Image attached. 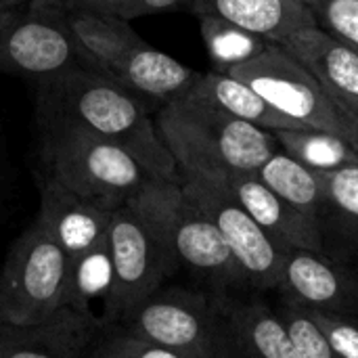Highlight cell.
I'll use <instances>...</instances> for the list:
<instances>
[{
	"instance_id": "obj_1",
	"label": "cell",
	"mask_w": 358,
	"mask_h": 358,
	"mask_svg": "<svg viewBox=\"0 0 358 358\" xmlns=\"http://www.w3.org/2000/svg\"><path fill=\"white\" fill-rule=\"evenodd\" d=\"M36 126H71L128 151L141 168L162 180L182 182L149 105L115 80L76 69L36 82Z\"/></svg>"
},
{
	"instance_id": "obj_2",
	"label": "cell",
	"mask_w": 358,
	"mask_h": 358,
	"mask_svg": "<svg viewBox=\"0 0 358 358\" xmlns=\"http://www.w3.org/2000/svg\"><path fill=\"white\" fill-rule=\"evenodd\" d=\"M155 126L180 176L227 180L231 174H256L279 149L273 132L187 92L159 109Z\"/></svg>"
},
{
	"instance_id": "obj_3",
	"label": "cell",
	"mask_w": 358,
	"mask_h": 358,
	"mask_svg": "<svg viewBox=\"0 0 358 358\" xmlns=\"http://www.w3.org/2000/svg\"><path fill=\"white\" fill-rule=\"evenodd\" d=\"M40 174L107 210L122 208L147 178L120 145L71 126L38 128Z\"/></svg>"
},
{
	"instance_id": "obj_4",
	"label": "cell",
	"mask_w": 358,
	"mask_h": 358,
	"mask_svg": "<svg viewBox=\"0 0 358 358\" xmlns=\"http://www.w3.org/2000/svg\"><path fill=\"white\" fill-rule=\"evenodd\" d=\"M117 325L191 358H235L224 306L199 292L159 287Z\"/></svg>"
},
{
	"instance_id": "obj_5",
	"label": "cell",
	"mask_w": 358,
	"mask_h": 358,
	"mask_svg": "<svg viewBox=\"0 0 358 358\" xmlns=\"http://www.w3.org/2000/svg\"><path fill=\"white\" fill-rule=\"evenodd\" d=\"M69 256L34 220L8 248L0 268V323L34 325L63 306Z\"/></svg>"
},
{
	"instance_id": "obj_6",
	"label": "cell",
	"mask_w": 358,
	"mask_h": 358,
	"mask_svg": "<svg viewBox=\"0 0 358 358\" xmlns=\"http://www.w3.org/2000/svg\"><path fill=\"white\" fill-rule=\"evenodd\" d=\"M224 73L254 88L281 113L310 128L344 136L358 149L357 126L329 99L317 78L279 44L271 42L258 57Z\"/></svg>"
},
{
	"instance_id": "obj_7",
	"label": "cell",
	"mask_w": 358,
	"mask_h": 358,
	"mask_svg": "<svg viewBox=\"0 0 358 358\" xmlns=\"http://www.w3.org/2000/svg\"><path fill=\"white\" fill-rule=\"evenodd\" d=\"M107 245L113 264V285L103 310V327L117 325L153 292L164 287L180 264L174 245L147 229L126 206L111 214Z\"/></svg>"
},
{
	"instance_id": "obj_8",
	"label": "cell",
	"mask_w": 358,
	"mask_h": 358,
	"mask_svg": "<svg viewBox=\"0 0 358 358\" xmlns=\"http://www.w3.org/2000/svg\"><path fill=\"white\" fill-rule=\"evenodd\" d=\"M76 69L101 73L63 23L52 0H31L13 13L0 31V71L40 82Z\"/></svg>"
},
{
	"instance_id": "obj_9",
	"label": "cell",
	"mask_w": 358,
	"mask_h": 358,
	"mask_svg": "<svg viewBox=\"0 0 358 358\" xmlns=\"http://www.w3.org/2000/svg\"><path fill=\"white\" fill-rule=\"evenodd\" d=\"M185 197L220 231L252 289H279L285 250L235 199L224 180L182 176Z\"/></svg>"
},
{
	"instance_id": "obj_10",
	"label": "cell",
	"mask_w": 358,
	"mask_h": 358,
	"mask_svg": "<svg viewBox=\"0 0 358 358\" xmlns=\"http://www.w3.org/2000/svg\"><path fill=\"white\" fill-rule=\"evenodd\" d=\"M279 292L308 310L358 321V273L325 252L289 250Z\"/></svg>"
},
{
	"instance_id": "obj_11",
	"label": "cell",
	"mask_w": 358,
	"mask_h": 358,
	"mask_svg": "<svg viewBox=\"0 0 358 358\" xmlns=\"http://www.w3.org/2000/svg\"><path fill=\"white\" fill-rule=\"evenodd\" d=\"M302 63L323 86L329 99L358 128V50L325 31L304 27L275 42Z\"/></svg>"
},
{
	"instance_id": "obj_12",
	"label": "cell",
	"mask_w": 358,
	"mask_h": 358,
	"mask_svg": "<svg viewBox=\"0 0 358 358\" xmlns=\"http://www.w3.org/2000/svg\"><path fill=\"white\" fill-rule=\"evenodd\" d=\"M172 239L178 264L199 275L214 292L227 294L250 287L243 268L216 224L187 197L178 212Z\"/></svg>"
},
{
	"instance_id": "obj_13",
	"label": "cell",
	"mask_w": 358,
	"mask_h": 358,
	"mask_svg": "<svg viewBox=\"0 0 358 358\" xmlns=\"http://www.w3.org/2000/svg\"><path fill=\"white\" fill-rule=\"evenodd\" d=\"M36 180L40 193L36 220L65 250L69 260L107 241L111 214L115 210L88 201L40 172Z\"/></svg>"
},
{
	"instance_id": "obj_14",
	"label": "cell",
	"mask_w": 358,
	"mask_h": 358,
	"mask_svg": "<svg viewBox=\"0 0 358 358\" xmlns=\"http://www.w3.org/2000/svg\"><path fill=\"white\" fill-rule=\"evenodd\" d=\"M101 325L69 306L34 325L0 323V358H88Z\"/></svg>"
},
{
	"instance_id": "obj_15",
	"label": "cell",
	"mask_w": 358,
	"mask_h": 358,
	"mask_svg": "<svg viewBox=\"0 0 358 358\" xmlns=\"http://www.w3.org/2000/svg\"><path fill=\"white\" fill-rule=\"evenodd\" d=\"M227 187L248 214L285 250L325 252L321 222L289 206L256 174H231Z\"/></svg>"
},
{
	"instance_id": "obj_16",
	"label": "cell",
	"mask_w": 358,
	"mask_h": 358,
	"mask_svg": "<svg viewBox=\"0 0 358 358\" xmlns=\"http://www.w3.org/2000/svg\"><path fill=\"white\" fill-rule=\"evenodd\" d=\"M63 23L94 63V67L113 80L115 69L130 50L141 46L145 40L130 27L128 21L99 13L80 4L78 0H52Z\"/></svg>"
},
{
	"instance_id": "obj_17",
	"label": "cell",
	"mask_w": 358,
	"mask_h": 358,
	"mask_svg": "<svg viewBox=\"0 0 358 358\" xmlns=\"http://www.w3.org/2000/svg\"><path fill=\"white\" fill-rule=\"evenodd\" d=\"M189 8L197 17H220L268 42H279L298 29L319 25L304 0H189Z\"/></svg>"
},
{
	"instance_id": "obj_18",
	"label": "cell",
	"mask_w": 358,
	"mask_h": 358,
	"mask_svg": "<svg viewBox=\"0 0 358 358\" xmlns=\"http://www.w3.org/2000/svg\"><path fill=\"white\" fill-rule=\"evenodd\" d=\"M191 67L182 65L174 57L143 42L126 55L113 73V80L126 90L149 103H159L162 107L182 94L197 78Z\"/></svg>"
},
{
	"instance_id": "obj_19",
	"label": "cell",
	"mask_w": 358,
	"mask_h": 358,
	"mask_svg": "<svg viewBox=\"0 0 358 358\" xmlns=\"http://www.w3.org/2000/svg\"><path fill=\"white\" fill-rule=\"evenodd\" d=\"M185 92L195 99L208 101V103L224 109L227 113H231L252 126L268 130V132L310 128V126L281 113L264 96H260L254 88H250L248 84H243L241 80H237L224 71L214 69L208 73H199L195 78V82Z\"/></svg>"
},
{
	"instance_id": "obj_20",
	"label": "cell",
	"mask_w": 358,
	"mask_h": 358,
	"mask_svg": "<svg viewBox=\"0 0 358 358\" xmlns=\"http://www.w3.org/2000/svg\"><path fill=\"white\" fill-rule=\"evenodd\" d=\"M237 358H298L277 310L262 302L224 304Z\"/></svg>"
},
{
	"instance_id": "obj_21",
	"label": "cell",
	"mask_w": 358,
	"mask_h": 358,
	"mask_svg": "<svg viewBox=\"0 0 358 358\" xmlns=\"http://www.w3.org/2000/svg\"><path fill=\"white\" fill-rule=\"evenodd\" d=\"M256 176L281 199L315 220H319V214L327 208V193L321 174L281 149L260 166Z\"/></svg>"
},
{
	"instance_id": "obj_22",
	"label": "cell",
	"mask_w": 358,
	"mask_h": 358,
	"mask_svg": "<svg viewBox=\"0 0 358 358\" xmlns=\"http://www.w3.org/2000/svg\"><path fill=\"white\" fill-rule=\"evenodd\" d=\"M111 285H113V264H111L109 245L107 241H103L101 245L88 250L86 254L69 260V277L63 296V306H69L101 325L103 319H99L94 304L101 302V308L105 310L107 298L111 294Z\"/></svg>"
},
{
	"instance_id": "obj_23",
	"label": "cell",
	"mask_w": 358,
	"mask_h": 358,
	"mask_svg": "<svg viewBox=\"0 0 358 358\" xmlns=\"http://www.w3.org/2000/svg\"><path fill=\"white\" fill-rule=\"evenodd\" d=\"M281 151L304 164L315 172H334L358 164V149L327 130L319 128H300V130H277L273 132Z\"/></svg>"
},
{
	"instance_id": "obj_24",
	"label": "cell",
	"mask_w": 358,
	"mask_h": 358,
	"mask_svg": "<svg viewBox=\"0 0 358 358\" xmlns=\"http://www.w3.org/2000/svg\"><path fill=\"white\" fill-rule=\"evenodd\" d=\"M199 25L216 71H229L231 67L258 57L271 44L268 40L214 15H199Z\"/></svg>"
},
{
	"instance_id": "obj_25",
	"label": "cell",
	"mask_w": 358,
	"mask_h": 358,
	"mask_svg": "<svg viewBox=\"0 0 358 358\" xmlns=\"http://www.w3.org/2000/svg\"><path fill=\"white\" fill-rule=\"evenodd\" d=\"M88 358H191L170 350L162 344L149 342L122 325L101 327L88 346Z\"/></svg>"
},
{
	"instance_id": "obj_26",
	"label": "cell",
	"mask_w": 358,
	"mask_h": 358,
	"mask_svg": "<svg viewBox=\"0 0 358 358\" xmlns=\"http://www.w3.org/2000/svg\"><path fill=\"white\" fill-rule=\"evenodd\" d=\"M277 313L292 338L298 358H336L323 329L308 308L285 298L283 306Z\"/></svg>"
},
{
	"instance_id": "obj_27",
	"label": "cell",
	"mask_w": 358,
	"mask_h": 358,
	"mask_svg": "<svg viewBox=\"0 0 358 358\" xmlns=\"http://www.w3.org/2000/svg\"><path fill=\"white\" fill-rule=\"evenodd\" d=\"M321 180L327 193V208H331L358 237V164L325 172Z\"/></svg>"
},
{
	"instance_id": "obj_28",
	"label": "cell",
	"mask_w": 358,
	"mask_h": 358,
	"mask_svg": "<svg viewBox=\"0 0 358 358\" xmlns=\"http://www.w3.org/2000/svg\"><path fill=\"white\" fill-rule=\"evenodd\" d=\"M317 23L358 50V0H306Z\"/></svg>"
},
{
	"instance_id": "obj_29",
	"label": "cell",
	"mask_w": 358,
	"mask_h": 358,
	"mask_svg": "<svg viewBox=\"0 0 358 358\" xmlns=\"http://www.w3.org/2000/svg\"><path fill=\"white\" fill-rule=\"evenodd\" d=\"M78 2L99 13L124 19L128 23L138 17H149L164 10L189 6V0H78Z\"/></svg>"
},
{
	"instance_id": "obj_30",
	"label": "cell",
	"mask_w": 358,
	"mask_h": 358,
	"mask_svg": "<svg viewBox=\"0 0 358 358\" xmlns=\"http://www.w3.org/2000/svg\"><path fill=\"white\" fill-rule=\"evenodd\" d=\"M336 358H358V321L310 310Z\"/></svg>"
},
{
	"instance_id": "obj_31",
	"label": "cell",
	"mask_w": 358,
	"mask_h": 358,
	"mask_svg": "<svg viewBox=\"0 0 358 358\" xmlns=\"http://www.w3.org/2000/svg\"><path fill=\"white\" fill-rule=\"evenodd\" d=\"M17 212V166L0 132V233Z\"/></svg>"
},
{
	"instance_id": "obj_32",
	"label": "cell",
	"mask_w": 358,
	"mask_h": 358,
	"mask_svg": "<svg viewBox=\"0 0 358 358\" xmlns=\"http://www.w3.org/2000/svg\"><path fill=\"white\" fill-rule=\"evenodd\" d=\"M31 0H0V17L10 15L19 8H23L25 4H29Z\"/></svg>"
},
{
	"instance_id": "obj_33",
	"label": "cell",
	"mask_w": 358,
	"mask_h": 358,
	"mask_svg": "<svg viewBox=\"0 0 358 358\" xmlns=\"http://www.w3.org/2000/svg\"><path fill=\"white\" fill-rule=\"evenodd\" d=\"M15 13H17V10H15ZM10 17H13V13H10V15H4V17H0V31H2V27L6 25V21H8Z\"/></svg>"
},
{
	"instance_id": "obj_34",
	"label": "cell",
	"mask_w": 358,
	"mask_h": 358,
	"mask_svg": "<svg viewBox=\"0 0 358 358\" xmlns=\"http://www.w3.org/2000/svg\"><path fill=\"white\" fill-rule=\"evenodd\" d=\"M357 248H358V237H357ZM357 260H358V254H357ZM355 271H357V273H358V268H355Z\"/></svg>"
},
{
	"instance_id": "obj_35",
	"label": "cell",
	"mask_w": 358,
	"mask_h": 358,
	"mask_svg": "<svg viewBox=\"0 0 358 358\" xmlns=\"http://www.w3.org/2000/svg\"><path fill=\"white\" fill-rule=\"evenodd\" d=\"M304 2H306V0H304Z\"/></svg>"
}]
</instances>
